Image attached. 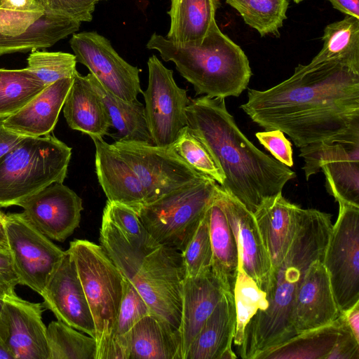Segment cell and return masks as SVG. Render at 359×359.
<instances>
[{
    "mask_svg": "<svg viewBox=\"0 0 359 359\" xmlns=\"http://www.w3.org/2000/svg\"><path fill=\"white\" fill-rule=\"evenodd\" d=\"M332 215L316 209L302 208L299 224L284 259L271 269L264 292L265 306L247 324L238 353L255 359L261 353L295 335L292 311L298 289L310 264L323 259L332 227Z\"/></svg>",
    "mask_w": 359,
    "mask_h": 359,
    "instance_id": "3957f363",
    "label": "cell"
},
{
    "mask_svg": "<svg viewBox=\"0 0 359 359\" xmlns=\"http://www.w3.org/2000/svg\"><path fill=\"white\" fill-rule=\"evenodd\" d=\"M217 194L237 243L239 269L264 292L271 272V263L254 215L219 184Z\"/></svg>",
    "mask_w": 359,
    "mask_h": 359,
    "instance_id": "e0dca14e",
    "label": "cell"
},
{
    "mask_svg": "<svg viewBox=\"0 0 359 359\" xmlns=\"http://www.w3.org/2000/svg\"><path fill=\"white\" fill-rule=\"evenodd\" d=\"M197 172L214 180L220 186L224 177L201 141L187 126L170 147Z\"/></svg>",
    "mask_w": 359,
    "mask_h": 359,
    "instance_id": "f35d334b",
    "label": "cell"
},
{
    "mask_svg": "<svg viewBox=\"0 0 359 359\" xmlns=\"http://www.w3.org/2000/svg\"><path fill=\"white\" fill-rule=\"evenodd\" d=\"M63 114L72 130L90 137L109 135L111 123L105 107L86 76L78 72L66 97Z\"/></svg>",
    "mask_w": 359,
    "mask_h": 359,
    "instance_id": "d4e9b609",
    "label": "cell"
},
{
    "mask_svg": "<svg viewBox=\"0 0 359 359\" xmlns=\"http://www.w3.org/2000/svg\"><path fill=\"white\" fill-rule=\"evenodd\" d=\"M44 10L51 13L75 20L90 22L97 0H35Z\"/></svg>",
    "mask_w": 359,
    "mask_h": 359,
    "instance_id": "b9f144b4",
    "label": "cell"
},
{
    "mask_svg": "<svg viewBox=\"0 0 359 359\" xmlns=\"http://www.w3.org/2000/svg\"><path fill=\"white\" fill-rule=\"evenodd\" d=\"M236 323L233 338L238 346L242 342L245 328L252 317L265 306V293L241 269H238L233 289Z\"/></svg>",
    "mask_w": 359,
    "mask_h": 359,
    "instance_id": "8d00e7d4",
    "label": "cell"
},
{
    "mask_svg": "<svg viewBox=\"0 0 359 359\" xmlns=\"http://www.w3.org/2000/svg\"><path fill=\"white\" fill-rule=\"evenodd\" d=\"M0 280L13 289L19 284L10 251L0 247Z\"/></svg>",
    "mask_w": 359,
    "mask_h": 359,
    "instance_id": "bcb514c9",
    "label": "cell"
},
{
    "mask_svg": "<svg viewBox=\"0 0 359 359\" xmlns=\"http://www.w3.org/2000/svg\"><path fill=\"white\" fill-rule=\"evenodd\" d=\"M150 309L133 285L123 278V294L114 321L107 359H128V341L135 325Z\"/></svg>",
    "mask_w": 359,
    "mask_h": 359,
    "instance_id": "d6a6232c",
    "label": "cell"
},
{
    "mask_svg": "<svg viewBox=\"0 0 359 359\" xmlns=\"http://www.w3.org/2000/svg\"><path fill=\"white\" fill-rule=\"evenodd\" d=\"M147 47L175 65L180 75L194 86L196 95L225 98L238 97L252 76L243 50L223 34L216 22L200 43H179L154 33Z\"/></svg>",
    "mask_w": 359,
    "mask_h": 359,
    "instance_id": "5b68a950",
    "label": "cell"
},
{
    "mask_svg": "<svg viewBox=\"0 0 359 359\" xmlns=\"http://www.w3.org/2000/svg\"><path fill=\"white\" fill-rule=\"evenodd\" d=\"M341 313L323 260L316 259L309 266L295 297L292 318L294 334L327 325Z\"/></svg>",
    "mask_w": 359,
    "mask_h": 359,
    "instance_id": "d6986e66",
    "label": "cell"
},
{
    "mask_svg": "<svg viewBox=\"0 0 359 359\" xmlns=\"http://www.w3.org/2000/svg\"><path fill=\"white\" fill-rule=\"evenodd\" d=\"M217 190L207 211L212 252L211 271L226 290L233 293L239 269L238 250Z\"/></svg>",
    "mask_w": 359,
    "mask_h": 359,
    "instance_id": "4316f807",
    "label": "cell"
},
{
    "mask_svg": "<svg viewBox=\"0 0 359 359\" xmlns=\"http://www.w3.org/2000/svg\"><path fill=\"white\" fill-rule=\"evenodd\" d=\"M0 8L18 13H44L35 0H0Z\"/></svg>",
    "mask_w": 359,
    "mask_h": 359,
    "instance_id": "7dc6e473",
    "label": "cell"
},
{
    "mask_svg": "<svg viewBox=\"0 0 359 359\" xmlns=\"http://www.w3.org/2000/svg\"><path fill=\"white\" fill-rule=\"evenodd\" d=\"M187 126L206 147L223 174L222 189L254 213L296 177L289 167L257 148L238 128L224 98L189 99Z\"/></svg>",
    "mask_w": 359,
    "mask_h": 359,
    "instance_id": "7a4b0ae2",
    "label": "cell"
},
{
    "mask_svg": "<svg viewBox=\"0 0 359 359\" xmlns=\"http://www.w3.org/2000/svg\"><path fill=\"white\" fill-rule=\"evenodd\" d=\"M102 1V0H97V1Z\"/></svg>",
    "mask_w": 359,
    "mask_h": 359,
    "instance_id": "6f0895ef",
    "label": "cell"
},
{
    "mask_svg": "<svg viewBox=\"0 0 359 359\" xmlns=\"http://www.w3.org/2000/svg\"><path fill=\"white\" fill-rule=\"evenodd\" d=\"M217 184L208 177L133 209L155 241L181 252L212 202Z\"/></svg>",
    "mask_w": 359,
    "mask_h": 359,
    "instance_id": "ba28073f",
    "label": "cell"
},
{
    "mask_svg": "<svg viewBox=\"0 0 359 359\" xmlns=\"http://www.w3.org/2000/svg\"><path fill=\"white\" fill-rule=\"evenodd\" d=\"M4 214L0 210V219H2L4 218Z\"/></svg>",
    "mask_w": 359,
    "mask_h": 359,
    "instance_id": "11a10c76",
    "label": "cell"
},
{
    "mask_svg": "<svg viewBox=\"0 0 359 359\" xmlns=\"http://www.w3.org/2000/svg\"><path fill=\"white\" fill-rule=\"evenodd\" d=\"M3 219H0V247L8 248Z\"/></svg>",
    "mask_w": 359,
    "mask_h": 359,
    "instance_id": "816d5d0a",
    "label": "cell"
},
{
    "mask_svg": "<svg viewBox=\"0 0 359 359\" xmlns=\"http://www.w3.org/2000/svg\"><path fill=\"white\" fill-rule=\"evenodd\" d=\"M70 46L76 61L85 65L100 83L117 97L137 100L142 93L140 69L123 60L111 42L96 32L72 34Z\"/></svg>",
    "mask_w": 359,
    "mask_h": 359,
    "instance_id": "4fadbf2b",
    "label": "cell"
},
{
    "mask_svg": "<svg viewBox=\"0 0 359 359\" xmlns=\"http://www.w3.org/2000/svg\"><path fill=\"white\" fill-rule=\"evenodd\" d=\"M102 215L107 217L132 245L142 246L155 241L135 210L128 205L107 201Z\"/></svg>",
    "mask_w": 359,
    "mask_h": 359,
    "instance_id": "60d3db41",
    "label": "cell"
},
{
    "mask_svg": "<svg viewBox=\"0 0 359 359\" xmlns=\"http://www.w3.org/2000/svg\"><path fill=\"white\" fill-rule=\"evenodd\" d=\"M236 323L233 293L226 290L201 327L185 359H234L231 348Z\"/></svg>",
    "mask_w": 359,
    "mask_h": 359,
    "instance_id": "cb8c5ba5",
    "label": "cell"
},
{
    "mask_svg": "<svg viewBox=\"0 0 359 359\" xmlns=\"http://www.w3.org/2000/svg\"><path fill=\"white\" fill-rule=\"evenodd\" d=\"M90 137L95 147V172L107 201L133 208L144 204L143 187L133 169L103 137Z\"/></svg>",
    "mask_w": 359,
    "mask_h": 359,
    "instance_id": "ffe728a7",
    "label": "cell"
},
{
    "mask_svg": "<svg viewBox=\"0 0 359 359\" xmlns=\"http://www.w3.org/2000/svg\"><path fill=\"white\" fill-rule=\"evenodd\" d=\"M217 0H171L167 36L179 43H200L215 20Z\"/></svg>",
    "mask_w": 359,
    "mask_h": 359,
    "instance_id": "f1b7e54d",
    "label": "cell"
},
{
    "mask_svg": "<svg viewBox=\"0 0 359 359\" xmlns=\"http://www.w3.org/2000/svg\"><path fill=\"white\" fill-rule=\"evenodd\" d=\"M81 22L63 16L45 13L25 33L17 36L0 34V56L48 48L76 33Z\"/></svg>",
    "mask_w": 359,
    "mask_h": 359,
    "instance_id": "f546056e",
    "label": "cell"
},
{
    "mask_svg": "<svg viewBox=\"0 0 359 359\" xmlns=\"http://www.w3.org/2000/svg\"><path fill=\"white\" fill-rule=\"evenodd\" d=\"M320 52L304 69L320 63L339 61L359 70V18L346 15L343 20L327 25L323 36Z\"/></svg>",
    "mask_w": 359,
    "mask_h": 359,
    "instance_id": "1f68e13d",
    "label": "cell"
},
{
    "mask_svg": "<svg viewBox=\"0 0 359 359\" xmlns=\"http://www.w3.org/2000/svg\"><path fill=\"white\" fill-rule=\"evenodd\" d=\"M4 296H0V313L1 312V310L3 309V306H4Z\"/></svg>",
    "mask_w": 359,
    "mask_h": 359,
    "instance_id": "db71d44e",
    "label": "cell"
},
{
    "mask_svg": "<svg viewBox=\"0 0 359 359\" xmlns=\"http://www.w3.org/2000/svg\"><path fill=\"white\" fill-rule=\"evenodd\" d=\"M242 16L245 22L263 36L278 35L287 18L288 0H226Z\"/></svg>",
    "mask_w": 359,
    "mask_h": 359,
    "instance_id": "d590c367",
    "label": "cell"
},
{
    "mask_svg": "<svg viewBox=\"0 0 359 359\" xmlns=\"http://www.w3.org/2000/svg\"><path fill=\"white\" fill-rule=\"evenodd\" d=\"M299 149L306 180L322 170L327 190L338 203L359 208V143L320 142Z\"/></svg>",
    "mask_w": 359,
    "mask_h": 359,
    "instance_id": "5bb4252c",
    "label": "cell"
},
{
    "mask_svg": "<svg viewBox=\"0 0 359 359\" xmlns=\"http://www.w3.org/2000/svg\"><path fill=\"white\" fill-rule=\"evenodd\" d=\"M49 359H96V341L60 320L46 327Z\"/></svg>",
    "mask_w": 359,
    "mask_h": 359,
    "instance_id": "e575fe53",
    "label": "cell"
},
{
    "mask_svg": "<svg viewBox=\"0 0 359 359\" xmlns=\"http://www.w3.org/2000/svg\"><path fill=\"white\" fill-rule=\"evenodd\" d=\"M76 266L95 330L96 359H107L123 276L101 245L75 239L67 250Z\"/></svg>",
    "mask_w": 359,
    "mask_h": 359,
    "instance_id": "52a82bcc",
    "label": "cell"
},
{
    "mask_svg": "<svg viewBox=\"0 0 359 359\" xmlns=\"http://www.w3.org/2000/svg\"><path fill=\"white\" fill-rule=\"evenodd\" d=\"M181 255L184 278H194L211 271L212 252L207 212Z\"/></svg>",
    "mask_w": 359,
    "mask_h": 359,
    "instance_id": "ab89813d",
    "label": "cell"
},
{
    "mask_svg": "<svg viewBox=\"0 0 359 359\" xmlns=\"http://www.w3.org/2000/svg\"><path fill=\"white\" fill-rule=\"evenodd\" d=\"M149 81L142 92L147 125L153 144L170 147L187 126L186 108L189 98L187 90L180 88L173 72L153 55L147 62Z\"/></svg>",
    "mask_w": 359,
    "mask_h": 359,
    "instance_id": "7c38bea8",
    "label": "cell"
},
{
    "mask_svg": "<svg viewBox=\"0 0 359 359\" xmlns=\"http://www.w3.org/2000/svg\"><path fill=\"white\" fill-rule=\"evenodd\" d=\"M0 339L13 359H49L43 306L19 297L14 291L4 297Z\"/></svg>",
    "mask_w": 359,
    "mask_h": 359,
    "instance_id": "9a60e30c",
    "label": "cell"
},
{
    "mask_svg": "<svg viewBox=\"0 0 359 359\" xmlns=\"http://www.w3.org/2000/svg\"><path fill=\"white\" fill-rule=\"evenodd\" d=\"M41 296L43 307L51 311L58 320L95 338L93 318L75 264L67 250Z\"/></svg>",
    "mask_w": 359,
    "mask_h": 359,
    "instance_id": "ac0fdd59",
    "label": "cell"
},
{
    "mask_svg": "<svg viewBox=\"0 0 359 359\" xmlns=\"http://www.w3.org/2000/svg\"><path fill=\"white\" fill-rule=\"evenodd\" d=\"M72 148L54 135L23 137L0 158V208L63 182Z\"/></svg>",
    "mask_w": 359,
    "mask_h": 359,
    "instance_id": "8992f818",
    "label": "cell"
},
{
    "mask_svg": "<svg viewBox=\"0 0 359 359\" xmlns=\"http://www.w3.org/2000/svg\"><path fill=\"white\" fill-rule=\"evenodd\" d=\"M342 313L352 333L359 341V302Z\"/></svg>",
    "mask_w": 359,
    "mask_h": 359,
    "instance_id": "f907efd6",
    "label": "cell"
},
{
    "mask_svg": "<svg viewBox=\"0 0 359 359\" xmlns=\"http://www.w3.org/2000/svg\"><path fill=\"white\" fill-rule=\"evenodd\" d=\"M44 13H18L0 8V34L17 36L25 33Z\"/></svg>",
    "mask_w": 359,
    "mask_h": 359,
    "instance_id": "ee69618b",
    "label": "cell"
},
{
    "mask_svg": "<svg viewBox=\"0 0 359 359\" xmlns=\"http://www.w3.org/2000/svg\"><path fill=\"white\" fill-rule=\"evenodd\" d=\"M87 79L99 95L115 133L109 135L115 141H137L153 144L147 128L144 106L138 100L129 102L107 90L90 73Z\"/></svg>",
    "mask_w": 359,
    "mask_h": 359,
    "instance_id": "83f0119b",
    "label": "cell"
},
{
    "mask_svg": "<svg viewBox=\"0 0 359 359\" xmlns=\"http://www.w3.org/2000/svg\"><path fill=\"white\" fill-rule=\"evenodd\" d=\"M295 3H299L301 1H302L303 0H293Z\"/></svg>",
    "mask_w": 359,
    "mask_h": 359,
    "instance_id": "9f6ffc18",
    "label": "cell"
},
{
    "mask_svg": "<svg viewBox=\"0 0 359 359\" xmlns=\"http://www.w3.org/2000/svg\"><path fill=\"white\" fill-rule=\"evenodd\" d=\"M256 137L275 158L287 167L294 164L291 142L280 130H265L255 134Z\"/></svg>",
    "mask_w": 359,
    "mask_h": 359,
    "instance_id": "7bdbcfd3",
    "label": "cell"
},
{
    "mask_svg": "<svg viewBox=\"0 0 359 359\" xmlns=\"http://www.w3.org/2000/svg\"><path fill=\"white\" fill-rule=\"evenodd\" d=\"M111 144L137 175L143 187L144 203L208 178L192 168L170 147L137 141H115Z\"/></svg>",
    "mask_w": 359,
    "mask_h": 359,
    "instance_id": "9c48e42d",
    "label": "cell"
},
{
    "mask_svg": "<svg viewBox=\"0 0 359 359\" xmlns=\"http://www.w3.org/2000/svg\"><path fill=\"white\" fill-rule=\"evenodd\" d=\"M182 359L180 331L168 322L148 314L133 327L128 359Z\"/></svg>",
    "mask_w": 359,
    "mask_h": 359,
    "instance_id": "484cf974",
    "label": "cell"
},
{
    "mask_svg": "<svg viewBox=\"0 0 359 359\" xmlns=\"http://www.w3.org/2000/svg\"><path fill=\"white\" fill-rule=\"evenodd\" d=\"M301 210V207L279 193L264 201L253 213L271 269L284 259L297 229Z\"/></svg>",
    "mask_w": 359,
    "mask_h": 359,
    "instance_id": "603a6c76",
    "label": "cell"
},
{
    "mask_svg": "<svg viewBox=\"0 0 359 359\" xmlns=\"http://www.w3.org/2000/svg\"><path fill=\"white\" fill-rule=\"evenodd\" d=\"M342 313L333 323L309 330L259 353L255 359H327L342 325Z\"/></svg>",
    "mask_w": 359,
    "mask_h": 359,
    "instance_id": "4dcf8cb0",
    "label": "cell"
},
{
    "mask_svg": "<svg viewBox=\"0 0 359 359\" xmlns=\"http://www.w3.org/2000/svg\"><path fill=\"white\" fill-rule=\"evenodd\" d=\"M339 335L327 359H359V341L348 326L344 314Z\"/></svg>",
    "mask_w": 359,
    "mask_h": 359,
    "instance_id": "f6af8a7d",
    "label": "cell"
},
{
    "mask_svg": "<svg viewBox=\"0 0 359 359\" xmlns=\"http://www.w3.org/2000/svg\"><path fill=\"white\" fill-rule=\"evenodd\" d=\"M46 87L27 67L0 69V116L17 112Z\"/></svg>",
    "mask_w": 359,
    "mask_h": 359,
    "instance_id": "836d02e7",
    "label": "cell"
},
{
    "mask_svg": "<svg viewBox=\"0 0 359 359\" xmlns=\"http://www.w3.org/2000/svg\"><path fill=\"white\" fill-rule=\"evenodd\" d=\"M0 359H13L12 355L0 339Z\"/></svg>",
    "mask_w": 359,
    "mask_h": 359,
    "instance_id": "f5cc1de1",
    "label": "cell"
},
{
    "mask_svg": "<svg viewBox=\"0 0 359 359\" xmlns=\"http://www.w3.org/2000/svg\"><path fill=\"white\" fill-rule=\"evenodd\" d=\"M323 264L342 313L359 302V208L339 203Z\"/></svg>",
    "mask_w": 359,
    "mask_h": 359,
    "instance_id": "30bf717a",
    "label": "cell"
},
{
    "mask_svg": "<svg viewBox=\"0 0 359 359\" xmlns=\"http://www.w3.org/2000/svg\"><path fill=\"white\" fill-rule=\"evenodd\" d=\"M25 217L42 233L64 242L79 227L82 199L62 182H54L19 201Z\"/></svg>",
    "mask_w": 359,
    "mask_h": 359,
    "instance_id": "2e32d148",
    "label": "cell"
},
{
    "mask_svg": "<svg viewBox=\"0 0 359 359\" xmlns=\"http://www.w3.org/2000/svg\"><path fill=\"white\" fill-rule=\"evenodd\" d=\"M226 290L212 271L194 278H184L179 327L182 359H185L203 323Z\"/></svg>",
    "mask_w": 359,
    "mask_h": 359,
    "instance_id": "44dd1931",
    "label": "cell"
},
{
    "mask_svg": "<svg viewBox=\"0 0 359 359\" xmlns=\"http://www.w3.org/2000/svg\"><path fill=\"white\" fill-rule=\"evenodd\" d=\"M241 108L265 130L287 134L299 149L359 143V70L339 61L309 69L299 65L269 89H248Z\"/></svg>",
    "mask_w": 359,
    "mask_h": 359,
    "instance_id": "6da1fadb",
    "label": "cell"
},
{
    "mask_svg": "<svg viewBox=\"0 0 359 359\" xmlns=\"http://www.w3.org/2000/svg\"><path fill=\"white\" fill-rule=\"evenodd\" d=\"M3 222L19 284L41 295L65 251L33 226L22 212L4 215Z\"/></svg>",
    "mask_w": 359,
    "mask_h": 359,
    "instance_id": "8fae6325",
    "label": "cell"
},
{
    "mask_svg": "<svg viewBox=\"0 0 359 359\" xmlns=\"http://www.w3.org/2000/svg\"><path fill=\"white\" fill-rule=\"evenodd\" d=\"M100 245L123 277L136 288L151 313L179 330L184 269L181 252L153 241L132 245L104 215Z\"/></svg>",
    "mask_w": 359,
    "mask_h": 359,
    "instance_id": "277c9868",
    "label": "cell"
},
{
    "mask_svg": "<svg viewBox=\"0 0 359 359\" xmlns=\"http://www.w3.org/2000/svg\"><path fill=\"white\" fill-rule=\"evenodd\" d=\"M332 6L346 15L359 18V0H327Z\"/></svg>",
    "mask_w": 359,
    "mask_h": 359,
    "instance_id": "681fc988",
    "label": "cell"
},
{
    "mask_svg": "<svg viewBox=\"0 0 359 359\" xmlns=\"http://www.w3.org/2000/svg\"><path fill=\"white\" fill-rule=\"evenodd\" d=\"M73 78H64L46 86L28 104L3 121L8 130L24 137L50 134L57 122Z\"/></svg>",
    "mask_w": 359,
    "mask_h": 359,
    "instance_id": "7402d4cb",
    "label": "cell"
},
{
    "mask_svg": "<svg viewBox=\"0 0 359 359\" xmlns=\"http://www.w3.org/2000/svg\"><path fill=\"white\" fill-rule=\"evenodd\" d=\"M6 116H0V158L11 149L24 136L11 132L4 127Z\"/></svg>",
    "mask_w": 359,
    "mask_h": 359,
    "instance_id": "c3c4849f",
    "label": "cell"
},
{
    "mask_svg": "<svg viewBox=\"0 0 359 359\" xmlns=\"http://www.w3.org/2000/svg\"><path fill=\"white\" fill-rule=\"evenodd\" d=\"M27 68L46 86L64 78L74 77L77 70L74 54L34 50L27 59Z\"/></svg>",
    "mask_w": 359,
    "mask_h": 359,
    "instance_id": "74e56055",
    "label": "cell"
}]
</instances>
